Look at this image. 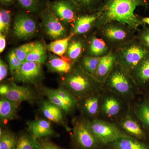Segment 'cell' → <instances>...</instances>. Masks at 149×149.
I'll list each match as a JSON object with an SVG mask.
<instances>
[{"label":"cell","instance_id":"6da1fadb","mask_svg":"<svg viewBox=\"0 0 149 149\" xmlns=\"http://www.w3.org/2000/svg\"><path fill=\"white\" fill-rule=\"evenodd\" d=\"M149 4V0H105L99 10L101 15L96 22L95 29L116 21L127 24L137 31L140 26L145 24L142 19L135 14V10L139 6L147 8Z\"/></svg>","mask_w":149,"mask_h":149},{"label":"cell","instance_id":"7a4b0ae2","mask_svg":"<svg viewBox=\"0 0 149 149\" xmlns=\"http://www.w3.org/2000/svg\"><path fill=\"white\" fill-rule=\"evenodd\" d=\"M63 83L65 89L76 98H84L104 88L103 84L86 73L79 64L66 74Z\"/></svg>","mask_w":149,"mask_h":149},{"label":"cell","instance_id":"3957f363","mask_svg":"<svg viewBox=\"0 0 149 149\" xmlns=\"http://www.w3.org/2000/svg\"><path fill=\"white\" fill-rule=\"evenodd\" d=\"M116 63L130 73L145 58L149 56V49L137 39L112 49Z\"/></svg>","mask_w":149,"mask_h":149},{"label":"cell","instance_id":"277c9868","mask_svg":"<svg viewBox=\"0 0 149 149\" xmlns=\"http://www.w3.org/2000/svg\"><path fill=\"white\" fill-rule=\"evenodd\" d=\"M96 29L111 49L136 39V30L118 22H109Z\"/></svg>","mask_w":149,"mask_h":149},{"label":"cell","instance_id":"5b68a950","mask_svg":"<svg viewBox=\"0 0 149 149\" xmlns=\"http://www.w3.org/2000/svg\"><path fill=\"white\" fill-rule=\"evenodd\" d=\"M103 87L124 98L131 97L138 88L130 73L117 63L104 83Z\"/></svg>","mask_w":149,"mask_h":149},{"label":"cell","instance_id":"8992f818","mask_svg":"<svg viewBox=\"0 0 149 149\" xmlns=\"http://www.w3.org/2000/svg\"><path fill=\"white\" fill-rule=\"evenodd\" d=\"M88 122L94 136L102 145L110 144L118 137L127 135L117 125L106 120L95 119Z\"/></svg>","mask_w":149,"mask_h":149},{"label":"cell","instance_id":"52a82bcc","mask_svg":"<svg viewBox=\"0 0 149 149\" xmlns=\"http://www.w3.org/2000/svg\"><path fill=\"white\" fill-rule=\"evenodd\" d=\"M37 30V23L32 14L21 10L16 14L13 27L14 35L15 37L26 40L34 36Z\"/></svg>","mask_w":149,"mask_h":149},{"label":"cell","instance_id":"ba28073f","mask_svg":"<svg viewBox=\"0 0 149 149\" xmlns=\"http://www.w3.org/2000/svg\"><path fill=\"white\" fill-rule=\"evenodd\" d=\"M48 8L62 22L67 24H73L80 13L71 0H54L49 1Z\"/></svg>","mask_w":149,"mask_h":149},{"label":"cell","instance_id":"9c48e42d","mask_svg":"<svg viewBox=\"0 0 149 149\" xmlns=\"http://www.w3.org/2000/svg\"><path fill=\"white\" fill-rule=\"evenodd\" d=\"M40 15L43 28L49 37L56 40L67 37L66 28L48 6Z\"/></svg>","mask_w":149,"mask_h":149},{"label":"cell","instance_id":"30bf717a","mask_svg":"<svg viewBox=\"0 0 149 149\" xmlns=\"http://www.w3.org/2000/svg\"><path fill=\"white\" fill-rule=\"evenodd\" d=\"M73 135L78 146L83 149H95L100 144L91 131L88 122L81 120L76 122Z\"/></svg>","mask_w":149,"mask_h":149},{"label":"cell","instance_id":"8fae6325","mask_svg":"<svg viewBox=\"0 0 149 149\" xmlns=\"http://www.w3.org/2000/svg\"><path fill=\"white\" fill-rule=\"evenodd\" d=\"M41 63L24 61L14 74L15 81L27 84H35L42 78L43 71Z\"/></svg>","mask_w":149,"mask_h":149},{"label":"cell","instance_id":"7c38bea8","mask_svg":"<svg viewBox=\"0 0 149 149\" xmlns=\"http://www.w3.org/2000/svg\"><path fill=\"white\" fill-rule=\"evenodd\" d=\"M111 50L106 42L99 35L96 29L85 41V55L102 58L107 54Z\"/></svg>","mask_w":149,"mask_h":149},{"label":"cell","instance_id":"4fadbf2b","mask_svg":"<svg viewBox=\"0 0 149 149\" xmlns=\"http://www.w3.org/2000/svg\"><path fill=\"white\" fill-rule=\"evenodd\" d=\"M101 12L98 10L91 14L80 13L72 24V33L74 36L85 35L95 29L97 21L101 16Z\"/></svg>","mask_w":149,"mask_h":149},{"label":"cell","instance_id":"5bb4252c","mask_svg":"<svg viewBox=\"0 0 149 149\" xmlns=\"http://www.w3.org/2000/svg\"><path fill=\"white\" fill-rule=\"evenodd\" d=\"M109 92L102 95L100 112L108 118H114L121 114L123 104L120 97Z\"/></svg>","mask_w":149,"mask_h":149},{"label":"cell","instance_id":"9a60e30c","mask_svg":"<svg viewBox=\"0 0 149 149\" xmlns=\"http://www.w3.org/2000/svg\"><path fill=\"white\" fill-rule=\"evenodd\" d=\"M137 119L132 114L125 115L119 121V126L121 130L128 136L139 140H145L146 138V133Z\"/></svg>","mask_w":149,"mask_h":149},{"label":"cell","instance_id":"2e32d148","mask_svg":"<svg viewBox=\"0 0 149 149\" xmlns=\"http://www.w3.org/2000/svg\"><path fill=\"white\" fill-rule=\"evenodd\" d=\"M116 64L115 55L111 49L107 54L101 58L94 74V78L104 84Z\"/></svg>","mask_w":149,"mask_h":149},{"label":"cell","instance_id":"e0dca14e","mask_svg":"<svg viewBox=\"0 0 149 149\" xmlns=\"http://www.w3.org/2000/svg\"><path fill=\"white\" fill-rule=\"evenodd\" d=\"M2 97L19 104L22 102L32 101L34 95L28 87L19 86L13 83L10 84L8 93Z\"/></svg>","mask_w":149,"mask_h":149},{"label":"cell","instance_id":"ac0fdd59","mask_svg":"<svg viewBox=\"0 0 149 149\" xmlns=\"http://www.w3.org/2000/svg\"><path fill=\"white\" fill-rule=\"evenodd\" d=\"M74 36L70 41L67 50L66 52V57L74 63L80 61L85 52V39Z\"/></svg>","mask_w":149,"mask_h":149},{"label":"cell","instance_id":"d6986e66","mask_svg":"<svg viewBox=\"0 0 149 149\" xmlns=\"http://www.w3.org/2000/svg\"><path fill=\"white\" fill-rule=\"evenodd\" d=\"M110 146L115 149H149V145L128 135L118 137Z\"/></svg>","mask_w":149,"mask_h":149},{"label":"cell","instance_id":"ffe728a7","mask_svg":"<svg viewBox=\"0 0 149 149\" xmlns=\"http://www.w3.org/2000/svg\"><path fill=\"white\" fill-rule=\"evenodd\" d=\"M102 96L99 91L91 94L83 98V109L87 115L95 117L100 112Z\"/></svg>","mask_w":149,"mask_h":149},{"label":"cell","instance_id":"44dd1931","mask_svg":"<svg viewBox=\"0 0 149 149\" xmlns=\"http://www.w3.org/2000/svg\"><path fill=\"white\" fill-rule=\"evenodd\" d=\"M130 74L137 87L148 85L149 83V56L141 62Z\"/></svg>","mask_w":149,"mask_h":149},{"label":"cell","instance_id":"7402d4cb","mask_svg":"<svg viewBox=\"0 0 149 149\" xmlns=\"http://www.w3.org/2000/svg\"><path fill=\"white\" fill-rule=\"evenodd\" d=\"M28 130L35 139L52 135L54 133L50 123L47 120L40 119L27 122Z\"/></svg>","mask_w":149,"mask_h":149},{"label":"cell","instance_id":"603a6c76","mask_svg":"<svg viewBox=\"0 0 149 149\" xmlns=\"http://www.w3.org/2000/svg\"><path fill=\"white\" fill-rule=\"evenodd\" d=\"M74 66V63L67 58L64 60L53 55L49 56L47 62L48 68L51 71L61 74H68Z\"/></svg>","mask_w":149,"mask_h":149},{"label":"cell","instance_id":"cb8c5ba5","mask_svg":"<svg viewBox=\"0 0 149 149\" xmlns=\"http://www.w3.org/2000/svg\"><path fill=\"white\" fill-rule=\"evenodd\" d=\"M49 2V0H16L15 5L27 13L40 15L48 7Z\"/></svg>","mask_w":149,"mask_h":149},{"label":"cell","instance_id":"d4e9b609","mask_svg":"<svg viewBox=\"0 0 149 149\" xmlns=\"http://www.w3.org/2000/svg\"><path fill=\"white\" fill-rule=\"evenodd\" d=\"M19 104L2 97L0 100V117L3 121H8L15 118Z\"/></svg>","mask_w":149,"mask_h":149},{"label":"cell","instance_id":"484cf974","mask_svg":"<svg viewBox=\"0 0 149 149\" xmlns=\"http://www.w3.org/2000/svg\"><path fill=\"white\" fill-rule=\"evenodd\" d=\"M76 5L79 12L91 14L98 11L105 0H71Z\"/></svg>","mask_w":149,"mask_h":149},{"label":"cell","instance_id":"4316f807","mask_svg":"<svg viewBox=\"0 0 149 149\" xmlns=\"http://www.w3.org/2000/svg\"><path fill=\"white\" fill-rule=\"evenodd\" d=\"M42 111L44 116L48 120L57 123L63 122L62 110L49 102H43Z\"/></svg>","mask_w":149,"mask_h":149},{"label":"cell","instance_id":"83f0119b","mask_svg":"<svg viewBox=\"0 0 149 149\" xmlns=\"http://www.w3.org/2000/svg\"><path fill=\"white\" fill-rule=\"evenodd\" d=\"M47 46L42 42H36L35 45L30 52L25 61H31L37 63H45L47 59Z\"/></svg>","mask_w":149,"mask_h":149},{"label":"cell","instance_id":"f1b7e54d","mask_svg":"<svg viewBox=\"0 0 149 149\" xmlns=\"http://www.w3.org/2000/svg\"><path fill=\"white\" fill-rule=\"evenodd\" d=\"M74 36L72 33H70L65 38L52 42L47 46V49L56 55L63 56L66 53L70 41Z\"/></svg>","mask_w":149,"mask_h":149},{"label":"cell","instance_id":"f546056e","mask_svg":"<svg viewBox=\"0 0 149 149\" xmlns=\"http://www.w3.org/2000/svg\"><path fill=\"white\" fill-rule=\"evenodd\" d=\"M135 116L149 133V101H145L135 109Z\"/></svg>","mask_w":149,"mask_h":149},{"label":"cell","instance_id":"4dcf8cb0","mask_svg":"<svg viewBox=\"0 0 149 149\" xmlns=\"http://www.w3.org/2000/svg\"><path fill=\"white\" fill-rule=\"evenodd\" d=\"M12 7H6L1 6L0 8V32L4 35L8 34L10 27L13 11Z\"/></svg>","mask_w":149,"mask_h":149},{"label":"cell","instance_id":"1f68e13d","mask_svg":"<svg viewBox=\"0 0 149 149\" xmlns=\"http://www.w3.org/2000/svg\"><path fill=\"white\" fill-rule=\"evenodd\" d=\"M101 58L85 55L80 60L79 65L86 73L94 77Z\"/></svg>","mask_w":149,"mask_h":149},{"label":"cell","instance_id":"d6a6232c","mask_svg":"<svg viewBox=\"0 0 149 149\" xmlns=\"http://www.w3.org/2000/svg\"><path fill=\"white\" fill-rule=\"evenodd\" d=\"M43 93L48 98L49 102L58 107L65 113H68L72 109L54 92V89L44 88L42 89Z\"/></svg>","mask_w":149,"mask_h":149},{"label":"cell","instance_id":"836d02e7","mask_svg":"<svg viewBox=\"0 0 149 149\" xmlns=\"http://www.w3.org/2000/svg\"><path fill=\"white\" fill-rule=\"evenodd\" d=\"M15 149H41V146L32 135L24 134L17 140Z\"/></svg>","mask_w":149,"mask_h":149},{"label":"cell","instance_id":"e575fe53","mask_svg":"<svg viewBox=\"0 0 149 149\" xmlns=\"http://www.w3.org/2000/svg\"><path fill=\"white\" fill-rule=\"evenodd\" d=\"M17 139L13 134L1 129L0 149H15L17 143Z\"/></svg>","mask_w":149,"mask_h":149},{"label":"cell","instance_id":"d590c367","mask_svg":"<svg viewBox=\"0 0 149 149\" xmlns=\"http://www.w3.org/2000/svg\"><path fill=\"white\" fill-rule=\"evenodd\" d=\"M54 90L71 109H74L77 106V101L76 98L66 89L60 88L54 89Z\"/></svg>","mask_w":149,"mask_h":149},{"label":"cell","instance_id":"8d00e7d4","mask_svg":"<svg viewBox=\"0 0 149 149\" xmlns=\"http://www.w3.org/2000/svg\"><path fill=\"white\" fill-rule=\"evenodd\" d=\"M35 43L36 42L24 44L14 50L17 56L20 60L24 62L27 58V56L34 47Z\"/></svg>","mask_w":149,"mask_h":149},{"label":"cell","instance_id":"74e56055","mask_svg":"<svg viewBox=\"0 0 149 149\" xmlns=\"http://www.w3.org/2000/svg\"><path fill=\"white\" fill-rule=\"evenodd\" d=\"M8 61L10 72L13 75L17 72L23 63L17 56L14 50L12 51L9 54Z\"/></svg>","mask_w":149,"mask_h":149},{"label":"cell","instance_id":"f35d334b","mask_svg":"<svg viewBox=\"0 0 149 149\" xmlns=\"http://www.w3.org/2000/svg\"><path fill=\"white\" fill-rule=\"evenodd\" d=\"M136 39L140 42L149 49V27L144 26L136 34Z\"/></svg>","mask_w":149,"mask_h":149},{"label":"cell","instance_id":"ab89813d","mask_svg":"<svg viewBox=\"0 0 149 149\" xmlns=\"http://www.w3.org/2000/svg\"><path fill=\"white\" fill-rule=\"evenodd\" d=\"M8 67L6 63L2 59L0 60V81L5 79L8 75Z\"/></svg>","mask_w":149,"mask_h":149},{"label":"cell","instance_id":"60d3db41","mask_svg":"<svg viewBox=\"0 0 149 149\" xmlns=\"http://www.w3.org/2000/svg\"><path fill=\"white\" fill-rule=\"evenodd\" d=\"M41 146V149H61L55 144L50 142H45Z\"/></svg>","mask_w":149,"mask_h":149},{"label":"cell","instance_id":"b9f144b4","mask_svg":"<svg viewBox=\"0 0 149 149\" xmlns=\"http://www.w3.org/2000/svg\"><path fill=\"white\" fill-rule=\"evenodd\" d=\"M0 2L1 6L6 7H10L15 5L16 0H0Z\"/></svg>","mask_w":149,"mask_h":149},{"label":"cell","instance_id":"7bdbcfd3","mask_svg":"<svg viewBox=\"0 0 149 149\" xmlns=\"http://www.w3.org/2000/svg\"><path fill=\"white\" fill-rule=\"evenodd\" d=\"M6 47V35L0 33V52L2 53Z\"/></svg>","mask_w":149,"mask_h":149},{"label":"cell","instance_id":"ee69618b","mask_svg":"<svg viewBox=\"0 0 149 149\" xmlns=\"http://www.w3.org/2000/svg\"><path fill=\"white\" fill-rule=\"evenodd\" d=\"M10 85H6V84H3L1 85L0 87V94L3 97L10 90Z\"/></svg>","mask_w":149,"mask_h":149},{"label":"cell","instance_id":"f6af8a7d","mask_svg":"<svg viewBox=\"0 0 149 149\" xmlns=\"http://www.w3.org/2000/svg\"><path fill=\"white\" fill-rule=\"evenodd\" d=\"M142 19L145 24H148L149 26V17H144Z\"/></svg>","mask_w":149,"mask_h":149}]
</instances>
